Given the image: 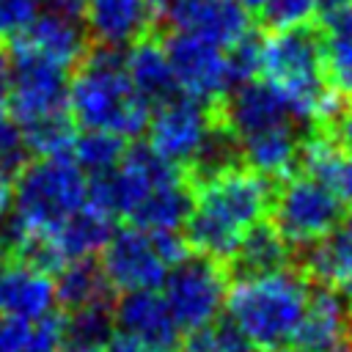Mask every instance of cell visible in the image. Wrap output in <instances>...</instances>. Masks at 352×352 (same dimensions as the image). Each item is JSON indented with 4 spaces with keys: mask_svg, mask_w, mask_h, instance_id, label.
Returning <instances> with one entry per match:
<instances>
[{
    "mask_svg": "<svg viewBox=\"0 0 352 352\" xmlns=\"http://www.w3.org/2000/svg\"><path fill=\"white\" fill-rule=\"evenodd\" d=\"M311 297V280L294 270H278L228 283L226 314L245 333L253 349L292 344Z\"/></svg>",
    "mask_w": 352,
    "mask_h": 352,
    "instance_id": "3",
    "label": "cell"
},
{
    "mask_svg": "<svg viewBox=\"0 0 352 352\" xmlns=\"http://www.w3.org/2000/svg\"><path fill=\"white\" fill-rule=\"evenodd\" d=\"M192 209V184L187 176L151 187L143 201L129 212V226L143 231H179Z\"/></svg>",
    "mask_w": 352,
    "mask_h": 352,
    "instance_id": "20",
    "label": "cell"
},
{
    "mask_svg": "<svg viewBox=\"0 0 352 352\" xmlns=\"http://www.w3.org/2000/svg\"><path fill=\"white\" fill-rule=\"evenodd\" d=\"M28 346V322L0 316V352H25Z\"/></svg>",
    "mask_w": 352,
    "mask_h": 352,
    "instance_id": "30",
    "label": "cell"
},
{
    "mask_svg": "<svg viewBox=\"0 0 352 352\" xmlns=\"http://www.w3.org/2000/svg\"><path fill=\"white\" fill-rule=\"evenodd\" d=\"M113 300H116V292L107 283L96 256L72 258L55 275V305L63 314L99 305V302H113Z\"/></svg>",
    "mask_w": 352,
    "mask_h": 352,
    "instance_id": "22",
    "label": "cell"
},
{
    "mask_svg": "<svg viewBox=\"0 0 352 352\" xmlns=\"http://www.w3.org/2000/svg\"><path fill=\"white\" fill-rule=\"evenodd\" d=\"M324 82L352 96V6L316 19Z\"/></svg>",
    "mask_w": 352,
    "mask_h": 352,
    "instance_id": "21",
    "label": "cell"
},
{
    "mask_svg": "<svg viewBox=\"0 0 352 352\" xmlns=\"http://www.w3.org/2000/svg\"><path fill=\"white\" fill-rule=\"evenodd\" d=\"M292 352H352V333L322 341V344H314V346H300V349H292Z\"/></svg>",
    "mask_w": 352,
    "mask_h": 352,
    "instance_id": "34",
    "label": "cell"
},
{
    "mask_svg": "<svg viewBox=\"0 0 352 352\" xmlns=\"http://www.w3.org/2000/svg\"><path fill=\"white\" fill-rule=\"evenodd\" d=\"M8 96H11V58L6 44H0V126L11 121L8 116Z\"/></svg>",
    "mask_w": 352,
    "mask_h": 352,
    "instance_id": "33",
    "label": "cell"
},
{
    "mask_svg": "<svg viewBox=\"0 0 352 352\" xmlns=\"http://www.w3.org/2000/svg\"><path fill=\"white\" fill-rule=\"evenodd\" d=\"M176 352H179V349H176Z\"/></svg>",
    "mask_w": 352,
    "mask_h": 352,
    "instance_id": "43",
    "label": "cell"
},
{
    "mask_svg": "<svg viewBox=\"0 0 352 352\" xmlns=\"http://www.w3.org/2000/svg\"><path fill=\"white\" fill-rule=\"evenodd\" d=\"M253 28L250 14L236 0H173L160 30H182L228 47Z\"/></svg>",
    "mask_w": 352,
    "mask_h": 352,
    "instance_id": "13",
    "label": "cell"
},
{
    "mask_svg": "<svg viewBox=\"0 0 352 352\" xmlns=\"http://www.w3.org/2000/svg\"><path fill=\"white\" fill-rule=\"evenodd\" d=\"M41 0H0V41L16 36L38 11Z\"/></svg>",
    "mask_w": 352,
    "mask_h": 352,
    "instance_id": "29",
    "label": "cell"
},
{
    "mask_svg": "<svg viewBox=\"0 0 352 352\" xmlns=\"http://www.w3.org/2000/svg\"><path fill=\"white\" fill-rule=\"evenodd\" d=\"M275 184L278 182L245 165H234L192 184V209L182 234L187 248L223 264L242 234L267 217Z\"/></svg>",
    "mask_w": 352,
    "mask_h": 352,
    "instance_id": "1",
    "label": "cell"
},
{
    "mask_svg": "<svg viewBox=\"0 0 352 352\" xmlns=\"http://www.w3.org/2000/svg\"><path fill=\"white\" fill-rule=\"evenodd\" d=\"M113 220L107 212L91 206L88 201L74 209L60 226L58 231L52 234L58 250L63 253L66 261L72 258H91V256H99V250L107 245V239L113 236Z\"/></svg>",
    "mask_w": 352,
    "mask_h": 352,
    "instance_id": "23",
    "label": "cell"
},
{
    "mask_svg": "<svg viewBox=\"0 0 352 352\" xmlns=\"http://www.w3.org/2000/svg\"><path fill=\"white\" fill-rule=\"evenodd\" d=\"M85 30L94 44L126 50L160 30V16L148 0H88Z\"/></svg>",
    "mask_w": 352,
    "mask_h": 352,
    "instance_id": "14",
    "label": "cell"
},
{
    "mask_svg": "<svg viewBox=\"0 0 352 352\" xmlns=\"http://www.w3.org/2000/svg\"><path fill=\"white\" fill-rule=\"evenodd\" d=\"M99 267L116 294L160 289L170 270L157 248L154 234L138 226H124L113 231L107 245L99 250Z\"/></svg>",
    "mask_w": 352,
    "mask_h": 352,
    "instance_id": "10",
    "label": "cell"
},
{
    "mask_svg": "<svg viewBox=\"0 0 352 352\" xmlns=\"http://www.w3.org/2000/svg\"><path fill=\"white\" fill-rule=\"evenodd\" d=\"M258 352H292V349H283V346H275V349H258Z\"/></svg>",
    "mask_w": 352,
    "mask_h": 352,
    "instance_id": "41",
    "label": "cell"
},
{
    "mask_svg": "<svg viewBox=\"0 0 352 352\" xmlns=\"http://www.w3.org/2000/svg\"><path fill=\"white\" fill-rule=\"evenodd\" d=\"M113 322L116 333L135 338L151 352H176L184 336L157 289L124 292L113 302Z\"/></svg>",
    "mask_w": 352,
    "mask_h": 352,
    "instance_id": "12",
    "label": "cell"
},
{
    "mask_svg": "<svg viewBox=\"0 0 352 352\" xmlns=\"http://www.w3.org/2000/svg\"><path fill=\"white\" fill-rule=\"evenodd\" d=\"M30 148L19 132V126L14 121H6L0 126V176H6L8 182H14L19 176V170L30 162Z\"/></svg>",
    "mask_w": 352,
    "mask_h": 352,
    "instance_id": "28",
    "label": "cell"
},
{
    "mask_svg": "<svg viewBox=\"0 0 352 352\" xmlns=\"http://www.w3.org/2000/svg\"><path fill=\"white\" fill-rule=\"evenodd\" d=\"M248 14H258V8L264 6V0H236Z\"/></svg>",
    "mask_w": 352,
    "mask_h": 352,
    "instance_id": "38",
    "label": "cell"
},
{
    "mask_svg": "<svg viewBox=\"0 0 352 352\" xmlns=\"http://www.w3.org/2000/svg\"><path fill=\"white\" fill-rule=\"evenodd\" d=\"M160 289L176 324L182 333H187L223 314L228 280L217 261L190 250L176 267L168 270Z\"/></svg>",
    "mask_w": 352,
    "mask_h": 352,
    "instance_id": "8",
    "label": "cell"
},
{
    "mask_svg": "<svg viewBox=\"0 0 352 352\" xmlns=\"http://www.w3.org/2000/svg\"><path fill=\"white\" fill-rule=\"evenodd\" d=\"M6 50L11 58V96H8L11 121L16 126H28L69 113L72 69L14 44H8Z\"/></svg>",
    "mask_w": 352,
    "mask_h": 352,
    "instance_id": "7",
    "label": "cell"
},
{
    "mask_svg": "<svg viewBox=\"0 0 352 352\" xmlns=\"http://www.w3.org/2000/svg\"><path fill=\"white\" fill-rule=\"evenodd\" d=\"M8 261V245H6V239H3V234H0V267Z\"/></svg>",
    "mask_w": 352,
    "mask_h": 352,
    "instance_id": "40",
    "label": "cell"
},
{
    "mask_svg": "<svg viewBox=\"0 0 352 352\" xmlns=\"http://www.w3.org/2000/svg\"><path fill=\"white\" fill-rule=\"evenodd\" d=\"M176 85L184 96L198 102H214L226 94V52L214 41H206L182 30H157Z\"/></svg>",
    "mask_w": 352,
    "mask_h": 352,
    "instance_id": "11",
    "label": "cell"
},
{
    "mask_svg": "<svg viewBox=\"0 0 352 352\" xmlns=\"http://www.w3.org/2000/svg\"><path fill=\"white\" fill-rule=\"evenodd\" d=\"M124 69H126V77H129L135 94L151 110L182 94L157 33L140 38L138 44L129 47V52H124Z\"/></svg>",
    "mask_w": 352,
    "mask_h": 352,
    "instance_id": "18",
    "label": "cell"
},
{
    "mask_svg": "<svg viewBox=\"0 0 352 352\" xmlns=\"http://www.w3.org/2000/svg\"><path fill=\"white\" fill-rule=\"evenodd\" d=\"M344 214L346 206L324 184L297 170L275 184L267 220L289 242V248H300L330 236Z\"/></svg>",
    "mask_w": 352,
    "mask_h": 352,
    "instance_id": "6",
    "label": "cell"
},
{
    "mask_svg": "<svg viewBox=\"0 0 352 352\" xmlns=\"http://www.w3.org/2000/svg\"><path fill=\"white\" fill-rule=\"evenodd\" d=\"M261 41L264 36L250 28L242 38L226 47V91L258 77L261 69Z\"/></svg>",
    "mask_w": 352,
    "mask_h": 352,
    "instance_id": "26",
    "label": "cell"
},
{
    "mask_svg": "<svg viewBox=\"0 0 352 352\" xmlns=\"http://www.w3.org/2000/svg\"><path fill=\"white\" fill-rule=\"evenodd\" d=\"M69 113L82 129L116 132L121 138H138L148 126L151 107L135 94L126 69L124 50L88 44L69 80Z\"/></svg>",
    "mask_w": 352,
    "mask_h": 352,
    "instance_id": "2",
    "label": "cell"
},
{
    "mask_svg": "<svg viewBox=\"0 0 352 352\" xmlns=\"http://www.w3.org/2000/svg\"><path fill=\"white\" fill-rule=\"evenodd\" d=\"M220 267H223L228 283L256 278V275H267V272H278V270L292 267V248L275 231V226L264 217L242 234L234 253Z\"/></svg>",
    "mask_w": 352,
    "mask_h": 352,
    "instance_id": "16",
    "label": "cell"
},
{
    "mask_svg": "<svg viewBox=\"0 0 352 352\" xmlns=\"http://www.w3.org/2000/svg\"><path fill=\"white\" fill-rule=\"evenodd\" d=\"M113 302H99V305H88V308H80V311L66 314L63 352L104 349L110 344L113 333H116Z\"/></svg>",
    "mask_w": 352,
    "mask_h": 352,
    "instance_id": "24",
    "label": "cell"
},
{
    "mask_svg": "<svg viewBox=\"0 0 352 352\" xmlns=\"http://www.w3.org/2000/svg\"><path fill=\"white\" fill-rule=\"evenodd\" d=\"M8 44L30 50L41 58H50L66 69H74L80 63V58L85 55L91 38L85 25L52 16V14H38L33 16L16 36L8 38Z\"/></svg>",
    "mask_w": 352,
    "mask_h": 352,
    "instance_id": "17",
    "label": "cell"
},
{
    "mask_svg": "<svg viewBox=\"0 0 352 352\" xmlns=\"http://www.w3.org/2000/svg\"><path fill=\"white\" fill-rule=\"evenodd\" d=\"M151 6H154V11H157V16H160V25H162V16H165V11H168V6L173 3V0H148Z\"/></svg>",
    "mask_w": 352,
    "mask_h": 352,
    "instance_id": "39",
    "label": "cell"
},
{
    "mask_svg": "<svg viewBox=\"0 0 352 352\" xmlns=\"http://www.w3.org/2000/svg\"><path fill=\"white\" fill-rule=\"evenodd\" d=\"M60 352H63V349H60ZM85 352H107V346H104V349H85Z\"/></svg>",
    "mask_w": 352,
    "mask_h": 352,
    "instance_id": "42",
    "label": "cell"
},
{
    "mask_svg": "<svg viewBox=\"0 0 352 352\" xmlns=\"http://www.w3.org/2000/svg\"><path fill=\"white\" fill-rule=\"evenodd\" d=\"M55 308V280L16 258L0 267V316L33 322Z\"/></svg>",
    "mask_w": 352,
    "mask_h": 352,
    "instance_id": "15",
    "label": "cell"
},
{
    "mask_svg": "<svg viewBox=\"0 0 352 352\" xmlns=\"http://www.w3.org/2000/svg\"><path fill=\"white\" fill-rule=\"evenodd\" d=\"M126 138L116 135V132H102V129H82V135L74 138L69 157L74 160V165L88 173V176H99L113 170L124 151H126Z\"/></svg>",
    "mask_w": 352,
    "mask_h": 352,
    "instance_id": "25",
    "label": "cell"
},
{
    "mask_svg": "<svg viewBox=\"0 0 352 352\" xmlns=\"http://www.w3.org/2000/svg\"><path fill=\"white\" fill-rule=\"evenodd\" d=\"M324 135H330L344 151H349L352 154V102L341 110V116L324 129Z\"/></svg>",
    "mask_w": 352,
    "mask_h": 352,
    "instance_id": "32",
    "label": "cell"
},
{
    "mask_svg": "<svg viewBox=\"0 0 352 352\" xmlns=\"http://www.w3.org/2000/svg\"><path fill=\"white\" fill-rule=\"evenodd\" d=\"M11 182L6 176H0V217L8 212V204H11Z\"/></svg>",
    "mask_w": 352,
    "mask_h": 352,
    "instance_id": "37",
    "label": "cell"
},
{
    "mask_svg": "<svg viewBox=\"0 0 352 352\" xmlns=\"http://www.w3.org/2000/svg\"><path fill=\"white\" fill-rule=\"evenodd\" d=\"M85 3L88 0H41L38 8L44 14H52V16L77 22V25H85Z\"/></svg>",
    "mask_w": 352,
    "mask_h": 352,
    "instance_id": "31",
    "label": "cell"
},
{
    "mask_svg": "<svg viewBox=\"0 0 352 352\" xmlns=\"http://www.w3.org/2000/svg\"><path fill=\"white\" fill-rule=\"evenodd\" d=\"M14 214L0 231L6 245L19 234H55L58 226L85 204L88 179L72 157L30 160L11 182Z\"/></svg>",
    "mask_w": 352,
    "mask_h": 352,
    "instance_id": "4",
    "label": "cell"
},
{
    "mask_svg": "<svg viewBox=\"0 0 352 352\" xmlns=\"http://www.w3.org/2000/svg\"><path fill=\"white\" fill-rule=\"evenodd\" d=\"M258 74L280 91V96L289 102L297 118L311 129L314 107L319 96L327 91L316 22L264 33Z\"/></svg>",
    "mask_w": 352,
    "mask_h": 352,
    "instance_id": "5",
    "label": "cell"
},
{
    "mask_svg": "<svg viewBox=\"0 0 352 352\" xmlns=\"http://www.w3.org/2000/svg\"><path fill=\"white\" fill-rule=\"evenodd\" d=\"M297 170L324 184L346 209H352V154L344 151L330 135L308 129L300 146Z\"/></svg>",
    "mask_w": 352,
    "mask_h": 352,
    "instance_id": "19",
    "label": "cell"
},
{
    "mask_svg": "<svg viewBox=\"0 0 352 352\" xmlns=\"http://www.w3.org/2000/svg\"><path fill=\"white\" fill-rule=\"evenodd\" d=\"M346 6H352V0H316V19L319 16H327L333 11H341Z\"/></svg>",
    "mask_w": 352,
    "mask_h": 352,
    "instance_id": "35",
    "label": "cell"
},
{
    "mask_svg": "<svg viewBox=\"0 0 352 352\" xmlns=\"http://www.w3.org/2000/svg\"><path fill=\"white\" fill-rule=\"evenodd\" d=\"M338 292H341V300H344V311H346V319H349V327H352V275L338 283Z\"/></svg>",
    "mask_w": 352,
    "mask_h": 352,
    "instance_id": "36",
    "label": "cell"
},
{
    "mask_svg": "<svg viewBox=\"0 0 352 352\" xmlns=\"http://www.w3.org/2000/svg\"><path fill=\"white\" fill-rule=\"evenodd\" d=\"M212 124H214L212 102H198L192 96L179 94L176 99L151 110L146 126L148 146L165 162L184 170L201 151Z\"/></svg>",
    "mask_w": 352,
    "mask_h": 352,
    "instance_id": "9",
    "label": "cell"
},
{
    "mask_svg": "<svg viewBox=\"0 0 352 352\" xmlns=\"http://www.w3.org/2000/svg\"><path fill=\"white\" fill-rule=\"evenodd\" d=\"M316 22V0H264L258 8V30H289Z\"/></svg>",
    "mask_w": 352,
    "mask_h": 352,
    "instance_id": "27",
    "label": "cell"
}]
</instances>
